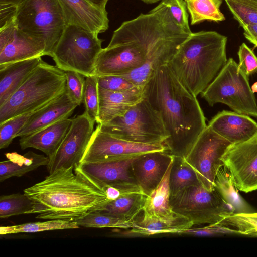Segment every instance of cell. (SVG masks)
Masks as SVG:
<instances>
[{
    "label": "cell",
    "mask_w": 257,
    "mask_h": 257,
    "mask_svg": "<svg viewBox=\"0 0 257 257\" xmlns=\"http://www.w3.org/2000/svg\"><path fill=\"white\" fill-rule=\"evenodd\" d=\"M160 1V0H159Z\"/></svg>",
    "instance_id": "obj_49"
},
{
    "label": "cell",
    "mask_w": 257,
    "mask_h": 257,
    "mask_svg": "<svg viewBox=\"0 0 257 257\" xmlns=\"http://www.w3.org/2000/svg\"><path fill=\"white\" fill-rule=\"evenodd\" d=\"M218 224L233 229L237 234L257 236V212L234 213Z\"/></svg>",
    "instance_id": "obj_32"
},
{
    "label": "cell",
    "mask_w": 257,
    "mask_h": 257,
    "mask_svg": "<svg viewBox=\"0 0 257 257\" xmlns=\"http://www.w3.org/2000/svg\"><path fill=\"white\" fill-rule=\"evenodd\" d=\"M208 125L231 144L246 141L257 133V122L254 120L234 111L219 112Z\"/></svg>",
    "instance_id": "obj_20"
},
{
    "label": "cell",
    "mask_w": 257,
    "mask_h": 257,
    "mask_svg": "<svg viewBox=\"0 0 257 257\" xmlns=\"http://www.w3.org/2000/svg\"><path fill=\"white\" fill-rule=\"evenodd\" d=\"M78 104L69 97L67 90L45 107L34 112L16 137H22L69 118Z\"/></svg>",
    "instance_id": "obj_21"
},
{
    "label": "cell",
    "mask_w": 257,
    "mask_h": 257,
    "mask_svg": "<svg viewBox=\"0 0 257 257\" xmlns=\"http://www.w3.org/2000/svg\"><path fill=\"white\" fill-rule=\"evenodd\" d=\"M103 41L98 34L75 25H67L52 57L56 66L64 71H75L85 77L95 75Z\"/></svg>",
    "instance_id": "obj_6"
},
{
    "label": "cell",
    "mask_w": 257,
    "mask_h": 257,
    "mask_svg": "<svg viewBox=\"0 0 257 257\" xmlns=\"http://www.w3.org/2000/svg\"><path fill=\"white\" fill-rule=\"evenodd\" d=\"M214 189L233 208L235 213L253 212L252 207L239 194L230 172L224 165L219 168L216 175Z\"/></svg>",
    "instance_id": "obj_27"
},
{
    "label": "cell",
    "mask_w": 257,
    "mask_h": 257,
    "mask_svg": "<svg viewBox=\"0 0 257 257\" xmlns=\"http://www.w3.org/2000/svg\"><path fill=\"white\" fill-rule=\"evenodd\" d=\"M201 96L211 106L223 103L235 112L257 118V102L248 77L232 58L227 60Z\"/></svg>",
    "instance_id": "obj_7"
},
{
    "label": "cell",
    "mask_w": 257,
    "mask_h": 257,
    "mask_svg": "<svg viewBox=\"0 0 257 257\" xmlns=\"http://www.w3.org/2000/svg\"><path fill=\"white\" fill-rule=\"evenodd\" d=\"M97 77L98 87L109 91H124L137 86L132 81L121 76L108 75Z\"/></svg>",
    "instance_id": "obj_41"
},
{
    "label": "cell",
    "mask_w": 257,
    "mask_h": 257,
    "mask_svg": "<svg viewBox=\"0 0 257 257\" xmlns=\"http://www.w3.org/2000/svg\"><path fill=\"white\" fill-rule=\"evenodd\" d=\"M42 60L38 57L0 67V106L21 87Z\"/></svg>",
    "instance_id": "obj_23"
},
{
    "label": "cell",
    "mask_w": 257,
    "mask_h": 257,
    "mask_svg": "<svg viewBox=\"0 0 257 257\" xmlns=\"http://www.w3.org/2000/svg\"><path fill=\"white\" fill-rule=\"evenodd\" d=\"M173 156L169 176L170 196L189 186L200 183L195 172L185 158L180 156Z\"/></svg>",
    "instance_id": "obj_29"
},
{
    "label": "cell",
    "mask_w": 257,
    "mask_h": 257,
    "mask_svg": "<svg viewBox=\"0 0 257 257\" xmlns=\"http://www.w3.org/2000/svg\"><path fill=\"white\" fill-rule=\"evenodd\" d=\"M15 23L20 30L42 40L45 55L51 57L66 26L58 0H23L18 5Z\"/></svg>",
    "instance_id": "obj_5"
},
{
    "label": "cell",
    "mask_w": 257,
    "mask_h": 257,
    "mask_svg": "<svg viewBox=\"0 0 257 257\" xmlns=\"http://www.w3.org/2000/svg\"><path fill=\"white\" fill-rule=\"evenodd\" d=\"M144 98L159 113L169 137L164 142L173 156L185 157L207 126L199 102L169 64L156 68L143 85Z\"/></svg>",
    "instance_id": "obj_1"
},
{
    "label": "cell",
    "mask_w": 257,
    "mask_h": 257,
    "mask_svg": "<svg viewBox=\"0 0 257 257\" xmlns=\"http://www.w3.org/2000/svg\"><path fill=\"white\" fill-rule=\"evenodd\" d=\"M221 159L239 191L257 190V133L246 141L230 145Z\"/></svg>",
    "instance_id": "obj_14"
},
{
    "label": "cell",
    "mask_w": 257,
    "mask_h": 257,
    "mask_svg": "<svg viewBox=\"0 0 257 257\" xmlns=\"http://www.w3.org/2000/svg\"><path fill=\"white\" fill-rule=\"evenodd\" d=\"M98 125L113 136L138 143H164L169 137L160 115L144 97L123 115Z\"/></svg>",
    "instance_id": "obj_8"
},
{
    "label": "cell",
    "mask_w": 257,
    "mask_h": 257,
    "mask_svg": "<svg viewBox=\"0 0 257 257\" xmlns=\"http://www.w3.org/2000/svg\"><path fill=\"white\" fill-rule=\"evenodd\" d=\"M66 81V90L71 99L78 106L83 102L85 77L73 71H64Z\"/></svg>",
    "instance_id": "obj_38"
},
{
    "label": "cell",
    "mask_w": 257,
    "mask_h": 257,
    "mask_svg": "<svg viewBox=\"0 0 257 257\" xmlns=\"http://www.w3.org/2000/svg\"><path fill=\"white\" fill-rule=\"evenodd\" d=\"M23 0H0V3H10L18 5Z\"/></svg>",
    "instance_id": "obj_46"
},
{
    "label": "cell",
    "mask_w": 257,
    "mask_h": 257,
    "mask_svg": "<svg viewBox=\"0 0 257 257\" xmlns=\"http://www.w3.org/2000/svg\"><path fill=\"white\" fill-rule=\"evenodd\" d=\"M96 7L105 9L106 5L109 0H88Z\"/></svg>",
    "instance_id": "obj_45"
},
{
    "label": "cell",
    "mask_w": 257,
    "mask_h": 257,
    "mask_svg": "<svg viewBox=\"0 0 257 257\" xmlns=\"http://www.w3.org/2000/svg\"><path fill=\"white\" fill-rule=\"evenodd\" d=\"M192 25L204 21L218 22L225 17L220 10L223 0H184Z\"/></svg>",
    "instance_id": "obj_30"
},
{
    "label": "cell",
    "mask_w": 257,
    "mask_h": 257,
    "mask_svg": "<svg viewBox=\"0 0 257 257\" xmlns=\"http://www.w3.org/2000/svg\"><path fill=\"white\" fill-rule=\"evenodd\" d=\"M24 193L33 203L30 214L46 220L76 221L91 212L102 211L110 201L77 166L57 170L25 189Z\"/></svg>",
    "instance_id": "obj_2"
},
{
    "label": "cell",
    "mask_w": 257,
    "mask_h": 257,
    "mask_svg": "<svg viewBox=\"0 0 257 257\" xmlns=\"http://www.w3.org/2000/svg\"><path fill=\"white\" fill-rule=\"evenodd\" d=\"M45 50L42 40L19 29L15 21L0 29V67L42 57Z\"/></svg>",
    "instance_id": "obj_15"
},
{
    "label": "cell",
    "mask_w": 257,
    "mask_h": 257,
    "mask_svg": "<svg viewBox=\"0 0 257 257\" xmlns=\"http://www.w3.org/2000/svg\"><path fill=\"white\" fill-rule=\"evenodd\" d=\"M239 26L257 24V0H225Z\"/></svg>",
    "instance_id": "obj_34"
},
{
    "label": "cell",
    "mask_w": 257,
    "mask_h": 257,
    "mask_svg": "<svg viewBox=\"0 0 257 257\" xmlns=\"http://www.w3.org/2000/svg\"><path fill=\"white\" fill-rule=\"evenodd\" d=\"M190 35L175 21L150 47L145 63L121 76L137 86L144 85L156 68L169 64Z\"/></svg>",
    "instance_id": "obj_13"
},
{
    "label": "cell",
    "mask_w": 257,
    "mask_h": 257,
    "mask_svg": "<svg viewBox=\"0 0 257 257\" xmlns=\"http://www.w3.org/2000/svg\"><path fill=\"white\" fill-rule=\"evenodd\" d=\"M170 203L174 212L189 219L193 225L218 224L235 213L215 189L209 191L200 183L170 196Z\"/></svg>",
    "instance_id": "obj_9"
},
{
    "label": "cell",
    "mask_w": 257,
    "mask_h": 257,
    "mask_svg": "<svg viewBox=\"0 0 257 257\" xmlns=\"http://www.w3.org/2000/svg\"><path fill=\"white\" fill-rule=\"evenodd\" d=\"M34 113L13 117L0 124V149L6 148L10 145Z\"/></svg>",
    "instance_id": "obj_37"
},
{
    "label": "cell",
    "mask_w": 257,
    "mask_h": 257,
    "mask_svg": "<svg viewBox=\"0 0 257 257\" xmlns=\"http://www.w3.org/2000/svg\"><path fill=\"white\" fill-rule=\"evenodd\" d=\"M173 159V155L166 150L149 152L135 158L132 172L144 194L149 195L158 186Z\"/></svg>",
    "instance_id": "obj_16"
},
{
    "label": "cell",
    "mask_w": 257,
    "mask_h": 257,
    "mask_svg": "<svg viewBox=\"0 0 257 257\" xmlns=\"http://www.w3.org/2000/svg\"><path fill=\"white\" fill-rule=\"evenodd\" d=\"M186 217L180 215L170 220H163L144 214L142 212L132 222L130 232L148 236L161 233H177L193 226Z\"/></svg>",
    "instance_id": "obj_24"
},
{
    "label": "cell",
    "mask_w": 257,
    "mask_h": 257,
    "mask_svg": "<svg viewBox=\"0 0 257 257\" xmlns=\"http://www.w3.org/2000/svg\"><path fill=\"white\" fill-rule=\"evenodd\" d=\"M66 90L65 72L43 60L21 87L0 106V124L45 107Z\"/></svg>",
    "instance_id": "obj_4"
},
{
    "label": "cell",
    "mask_w": 257,
    "mask_h": 257,
    "mask_svg": "<svg viewBox=\"0 0 257 257\" xmlns=\"http://www.w3.org/2000/svg\"><path fill=\"white\" fill-rule=\"evenodd\" d=\"M18 5L10 3H0V29L15 21Z\"/></svg>",
    "instance_id": "obj_43"
},
{
    "label": "cell",
    "mask_w": 257,
    "mask_h": 257,
    "mask_svg": "<svg viewBox=\"0 0 257 257\" xmlns=\"http://www.w3.org/2000/svg\"><path fill=\"white\" fill-rule=\"evenodd\" d=\"M238 68L248 77L257 72V57L253 51L243 43L238 51Z\"/></svg>",
    "instance_id": "obj_39"
},
{
    "label": "cell",
    "mask_w": 257,
    "mask_h": 257,
    "mask_svg": "<svg viewBox=\"0 0 257 257\" xmlns=\"http://www.w3.org/2000/svg\"><path fill=\"white\" fill-rule=\"evenodd\" d=\"M99 111L96 123L103 124L123 115L144 97L143 86L113 91L98 87Z\"/></svg>",
    "instance_id": "obj_19"
},
{
    "label": "cell",
    "mask_w": 257,
    "mask_h": 257,
    "mask_svg": "<svg viewBox=\"0 0 257 257\" xmlns=\"http://www.w3.org/2000/svg\"><path fill=\"white\" fill-rule=\"evenodd\" d=\"M76 221L64 220H48L43 222H29L12 226H1V235L19 233H36L45 231L77 229Z\"/></svg>",
    "instance_id": "obj_31"
},
{
    "label": "cell",
    "mask_w": 257,
    "mask_h": 257,
    "mask_svg": "<svg viewBox=\"0 0 257 257\" xmlns=\"http://www.w3.org/2000/svg\"><path fill=\"white\" fill-rule=\"evenodd\" d=\"M145 3L147 4H153L159 1V0H141Z\"/></svg>",
    "instance_id": "obj_48"
},
{
    "label": "cell",
    "mask_w": 257,
    "mask_h": 257,
    "mask_svg": "<svg viewBox=\"0 0 257 257\" xmlns=\"http://www.w3.org/2000/svg\"><path fill=\"white\" fill-rule=\"evenodd\" d=\"M66 26L75 25L99 34L109 27L106 9L99 8L88 0H58Z\"/></svg>",
    "instance_id": "obj_17"
},
{
    "label": "cell",
    "mask_w": 257,
    "mask_h": 257,
    "mask_svg": "<svg viewBox=\"0 0 257 257\" xmlns=\"http://www.w3.org/2000/svg\"><path fill=\"white\" fill-rule=\"evenodd\" d=\"M227 37L216 31L192 33L169 63L181 82L194 95L201 94L226 63Z\"/></svg>",
    "instance_id": "obj_3"
},
{
    "label": "cell",
    "mask_w": 257,
    "mask_h": 257,
    "mask_svg": "<svg viewBox=\"0 0 257 257\" xmlns=\"http://www.w3.org/2000/svg\"><path fill=\"white\" fill-rule=\"evenodd\" d=\"M170 9L171 13L178 24L188 34L191 32L188 22L187 5L184 0H162Z\"/></svg>",
    "instance_id": "obj_40"
},
{
    "label": "cell",
    "mask_w": 257,
    "mask_h": 257,
    "mask_svg": "<svg viewBox=\"0 0 257 257\" xmlns=\"http://www.w3.org/2000/svg\"><path fill=\"white\" fill-rule=\"evenodd\" d=\"M7 160L0 162V181L13 177H21L42 166H47L49 158L29 151L23 155L17 152L5 154Z\"/></svg>",
    "instance_id": "obj_26"
},
{
    "label": "cell",
    "mask_w": 257,
    "mask_h": 257,
    "mask_svg": "<svg viewBox=\"0 0 257 257\" xmlns=\"http://www.w3.org/2000/svg\"><path fill=\"white\" fill-rule=\"evenodd\" d=\"M93 121L84 112L72 119L70 128L56 151L49 158V174L61 168L78 166L94 131Z\"/></svg>",
    "instance_id": "obj_12"
},
{
    "label": "cell",
    "mask_w": 257,
    "mask_h": 257,
    "mask_svg": "<svg viewBox=\"0 0 257 257\" xmlns=\"http://www.w3.org/2000/svg\"><path fill=\"white\" fill-rule=\"evenodd\" d=\"M252 91L254 93L257 92V82H255L251 87Z\"/></svg>",
    "instance_id": "obj_47"
},
{
    "label": "cell",
    "mask_w": 257,
    "mask_h": 257,
    "mask_svg": "<svg viewBox=\"0 0 257 257\" xmlns=\"http://www.w3.org/2000/svg\"><path fill=\"white\" fill-rule=\"evenodd\" d=\"M178 234L197 236H212L225 234H236L231 228L223 226L219 224H209V225L200 228L192 227L182 230Z\"/></svg>",
    "instance_id": "obj_42"
},
{
    "label": "cell",
    "mask_w": 257,
    "mask_h": 257,
    "mask_svg": "<svg viewBox=\"0 0 257 257\" xmlns=\"http://www.w3.org/2000/svg\"><path fill=\"white\" fill-rule=\"evenodd\" d=\"M33 208L32 201L24 193L12 194L0 197L1 219L22 214H30Z\"/></svg>",
    "instance_id": "obj_33"
},
{
    "label": "cell",
    "mask_w": 257,
    "mask_h": 257,
    "mask_svg": "<svg viewBox=\"0 0 257 257\" xmlns=\"http://www.w3.org/2000/svg\"><path fill=\"white\" fill-rule=\"evenodd\" d=\"M85 112L96 122L99 111L98 78L95 75L85 77L83 94Z\"/></svg>",
    "instance_id": "obj_36"
},
{
    "label": "cell",
    "mask_w": 257,
    "mask_h": 257,
    "mask_svg": "<svg viewBox=\"0 0 257 257\" xmlns=\"http://www.w3.org/2000/svg\"><path fill=\"white\" fill-rule=\"evenodd\" d=\"M135 158L124 160L84 162L77 166L101 188L104 185L115 186L137 183L132 169Z\"/></svg>",
    "instance_id": "obj_18"
},
{
    "label": "cell",
    "mask_w": 257,
    "mask_h": 257,
    "mask_svg": "<svg viewBox=\"0 0 257 257\" xmlns=\"http://www.w3.org/2000/svg\"><path fill=\"white\" fill-rule=\"evenodd\" d=\"M172 162L173 161L161 182L147 196L142 211L144 214L166 220L174 219L180 215L173 210L170 203L169 176Z\"/></svg>",
    "instance_id": "obj_25"
},
{
    "label": "cell",
    "mask_w": 257,
    "mask_h": 257,
    "mask_svg": "<svg viewBox=\"0 0 257 257\" xmlns=\"http://www.w3.org/2000/svg\"><path fill=\"white\" fill-rule=\"evenodd\" d=\"M243 29L245 38L257 47V24L246 25Z\"/></svg>",
    "instance_id": "obj_44"
},
{
    "label": "cell",
    "mask_w": 257,
    "mask_h": 257,
    "mask_svg": "<svg viewBox=\"0 0 257 257\" xmlns=\"http://www.w3.org/2000/svg\"><path fill=\"white\" fill-rule=\"evenodd\" d=\"M79 226L92 228H131L132 223L100 211L92 212L76 221Z\"/></svg>",
    "instance_id": "obj_35"
},
{
    "label": "cell",
    "mask_w": 257,
    "mask_h": 257,
    "mask_svg": "<svg viewBox=\"0 0 257 257\" xmlns=\"http://www.w3.org/2000/svg\"><path fill=\"white\" fill-rule=\"evenodd\" d=\"M166 150L164 143L147 144L126 141L102 131L97 125L80 163L124 160L149 152Z\"/></svg>",
    "instance_id": "obj_11"
},
{
    "label": "cell",
    "mask_w": 257,
    "mask_h": 257,
    "mask_svg": "<svg viewBox=\"0 0 257 257\" xmlns=\"http://www.w3.org/2000/svg\"><path fill=\"white\" fill-rule=\"evenodd\" d=\"M71 122L72 119H63L41 130L21 137L19 145L21 149L34 148L50 157L59 146L68 132Z\"/></svg>",
    "instance_id": "obj_22"
},
{
    "label": "cell",
    "mask_w": 257,
    "mask_h": 257,
    "mask_svg": "<svg viewBox=\"0 0 257 257\" xmlns=\"http://www.w3.org/2000/svg\"><path fill=\"white\" fill-rule=\"evenodd\" d=\"M231 144L207 125L184 157L195 172L200 183L207 190L214 189L216 175L224 165L222 157Z\"/></svg>",
    "instance_id": "obj_10"
},
{
    "label": "cell",
    "mask_w": 257,
    "mask_h": 257,
    "mask_svg": "<svg viewBox=\"0 0 257 257\" xmlns=\"http://www.w3.org/2000/svg\"><path fill=\"white\" fill-rule=\"evenodd\" d=\"M147 196L143 193H132L122 196L109 201L100 212L132 223L143 211Z\"/></svg>",
    "instance_id": "obj_28"
}]
</instances>
